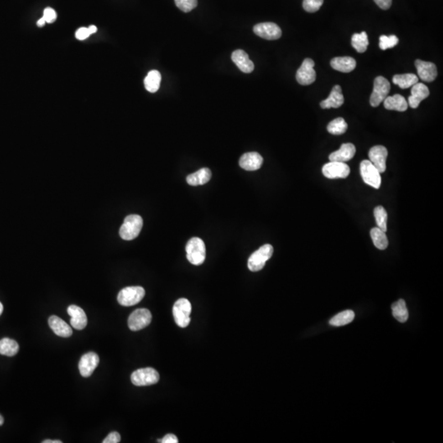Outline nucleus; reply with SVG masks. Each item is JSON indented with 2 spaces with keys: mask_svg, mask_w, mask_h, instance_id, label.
Instances as JSON below:
<instances>
[{
  "mask_svg": "<svg viewBox=\"0 0 443 443\" xmlns=\"http://www.w3.org/2000/svg\"><path fill=\"white\" fill-rule=\"evenodd\" d=\"M186 258L194 265H200L206 258V247L202 239L192 237L185 246Z\"/></svg>",
  "mask_w": 443,
  "mask_h": 443,
  "instance_id": "1",
  "label": "nucleus"
},
{
  "mask_svg": "<svg viewBox=\"0 0 443 443\" xmlns=\"http://www.w3.org/2000/svg\"><path fill=\"white\" fill-rule=\"evenodd\" d=\"M143 226V220L138 215H128L119 230V235L125 241H132L139 236Z\"/></svg>",
  "mask_w": 443,
  "mask_h": 443,
  "instance_id": "2",
  "label": "nucleus"
},
{
  "mask_svg": "<svg viewBox=\"0 0 443 443\" xmlns=\"http://www.w3.org/2000/svg\"><path fill=\"white\" fill-rule=\"evenodd\" d=\"M273 254V247L266 244L261 246L251 255L248 259V268L251 272H258L263 269L265 263L272 257Z\"/></svg>",
  "mask_w": 443,
  "mask_h": 443,
  "instance_id": "3",
  "label": "nucleus"
},
{
  "mask_svg": "<svg viewBox=\"0 0 443 443\" xmlns=\"http://www.w3.org/2000/svg\"><path fill=\"white\" fill-rule=\"evenodd\" d=\"M145 295L146 292L142 287H127L120 291L117 301L122 306H133L142 301Z\"/></svg>",
  "mask_w": 443,
  "mask_h": 443,
  "instance_id": "4",
  "label": "nucleus"
},
{
  "mask_svg": "<svg viewBox=\"0 0 443 443\" xmlns=\"http://www.w3.org/2000/svg\"><path fill=\"white\" fill-rule=\"evenodd\" d=\"M191 304L187 299L181 298L173 305V314L176 324L180 328H186L190 322Z\"/></svg>",
  "mask_w": 443,
  "mask_h": 443,
  "instance_id": "5",
  "label": "nucleus"
},
{
  "mask_svg": "<svg viewBox=\"0 0 443 443\" xmlns=\"http://www.w3.org/2000/svg\"><path fill=\"white\" fill-rule=\"evenodd\" d=\"M391 85L388 80L383 76H377L375 78L373 82V90L370 96V105L372 107H377L381 103L384 101L389 94Z\"/></svg>",
  "mask_w": 443,
  "mask_h": 443,
  "instance_id": "6",
  "label": "nucleus"
},
{
  "mask_svg": "<svg viewBox=\"0 0 443 443\" xmlns=\"http://www.w3.org/2000/svg\"><path fill=\"white\" fill-rule=\"evenodd\" d=\"M131 380L137 387L151 386L159 381V374L158 371L153 368L139 369L132 372Z\"/></svg>",
  "mask_w": 443,
  "mask_h": 443,
  "instance_id": "7",
  "label": "nucleus"
},
{
  "mask_svg": "<svg viewBox=\"0 0 443 443\" xmlns=\"http://www.w3.org/2000/svg\"><path fill=\"white\" fill-rule=\"evenodd\" d=\"M361 174L364 182L367 185L374 189H378L381 186L382 178L378 172L369 160H364L361 163Z\"/></svg>",
  "mask_w": 443,
  "mask_h": 443,
  "instance_id": "8",
  "label": "nucleus"
},
{
  "mask_svg": "<svg viewBox=\"0 0 443 443\" xmlns=\"http://www.w3.org/2000/svg\"><path fill=\"white\" fill-rule=\"evenodd\" d=\"M152 315L148 309H137L128 318V327L132 331H139L149 325Z\"/></svg>",
  "mask_w": 443,
  "mask_h": 443,
  "instance_id": "9",
  "label": "nucleus"
},
{
  "mask_svg": "<svg viewBox=\"0 0 443 443\" xmlns=\"http://www.w3.org/2000/svg\"><path fill=\"white\" fill-rule=\"evenodd\" d=\"M324 177L329 179L346 178L351 172L350 167L346 163L336 161H330L322 168Z\"/></svg>",
  "mask_w": 443,
  "mask_h": 443,
  "instance_id": "10",
  "label": "nucleus"
},
{
  "mask_svg": "<svg viewBox=\"0 0 443 443\" xmlns=\"http://www.w3.org/2000/svg\"><path fill=\"white\" fill-rule=\"evenodd\" d=\"M314 62L305 59L296 73V80L302 85H311L316 80V72L314 69Z\"/></svg>",
  "mask_w": 443,
  "mask_h": 443,
  "instance_id": "11",
  "label": "nucleus"
},
{
  "mask_svg": "<svg viewBox=\"0 0 443 443\" xmlns=\"http://www.w3.org/2000/svg\"><path fill=\"white\" fill-rule=\"evenodd\" d=\"M254 32L258 37L268 40H275L282 37L280 27L273 22H263L256 25L254 27Z\"/></svg>",
  "mask_w": 443,
  "mask_h": 443,
  "instance_id": "12",
  "label": "nucleus"
},
{
  "mask_svg": "<svg viewBox=\"0 0 443 443\" xmlns=\"http://www.w3.org/2000/svg\"><path fill=\"white\" fill-rule=\"evenodd\" d=\"M100 363V357L95 352H88L81 356L79 362V371L82 377H90L97 368Z\"/></svg>",
  "mask_w": 443,
  "mask_h": 443,
  "instance_id": "13",
  "label": "nucleus"
},
{
  "mask_svg": "<svg viewBox=\"0 0 443 443\" xmlns=\"http://www.w3.org/2000/svg\"><path fill=\"white\" fill-rule=\"evenodd\" d=\"M388 152L386 147L382 146H376L370 148L369 152V161L377 168L380 173H384L386 171V160H387Z\"/></svg>",
  "mask_w": 443,
  "mask_h": 443,
  "instance_id": "14",
  "label": "nucleus"
},
{
  "mask_svg": "<svg viewBox=\"0 0 443 443\" xmlns=\"http://www.w3.org/2000/svg\"><path fill=\"white\" fill-rule=\"evenodd\" d=\"M418 75L420 79L426 82H432L437 78L438 70L435 64L430 62L423 61L420 59H417L415 61Z\"/></svg>",
  "mask_w": 443,
  "mask_h": 443,
  "instance_id": "15",
  "label": "nucleus"
},
{
  "mask_svg": "<svg viewBox=\"0 0 443 443\" xmlns=\"http://www.w3.org/2000/svg\"><path fill=\"white\" fill-rule=\"evenodd\" d=\"M263 157L257 152H249L241 156L239 164L246 171H256L263 164Z\"/></svg>",
  "mask_w": 443,
  "mask_h": 443,
  "instance_id": "16",
  "label": "nucleus"
},
{
  "mask_svg": "<svg viewBox=\"0 0 443 443\" xmlns=\"http://www.w3.org/2000/svg\"><path fill=\"white\" fill-rule=\"evenodd\" d=\"M411 87V95L408 99V105L412 109H417L423 100L429 97V88L424 83L420 82H417Z\"/></svg>",
  "mask_w": 443,
  "mask_h": 443,
  "instance_id": "17",
  "label": "nucleus"
},
{
  "mask_svg": "<svg viewBox=\"0 0 443 443\" xmlns=\"http://www.w3.org/2000/svg\"><path fill=\"white\" fill-rule=\"evenodd\" d=\"M68 314L71 317L72 326L77 330H82L87 325V316L80 307L72 304L68 308Z\"/></svg>",
  "mask_w": 443,
  "mask_h": 443,
  "instance_id": "18",
  "label": "nucleus"
},
{
  "mask_svg": "<svg viewBox=\"0 0 443 443\" xmlns=\"http://www.w3.org/2000/svg\"><path fill=\"white\" fill-rule=\"evenodd\" d=\"M231 60L245 74H251L254 71L255 65L249 58L248 54L242 49H237L231 54Z\"/></svg>",
  "mask_w": 443,
  "mask_h": 443,
  "instance_id": "19",
  "label": "nucleus"
},
{
  "mask_svg": "<svg viewBox=\"0 0 443 443\" xmlns=\"http://www.w3.org/2000/svg\"><path fill=\"white\" fill-rule=\"evenodd\" d=\"M356 147L351 143H345L341 145V148L338 150L335 151L329 155V160L336 161L346 163L347 161L351 160L356 154Z\"/></svg>",
  "mask_w": 443,
  "mask_h": 443,
  "instance_id": "20",
  "label": "nucleus"
},
{
  "mask_svg": "<svg viewBox=\"0 0 443 443\" xmlns=\"http://www.w3.org/2000/svg\"><path fill=\"white\" fill-rule=\"evenodd\" d=\"M343 104L344 97L341 92V87L340 85H336L332 88L329 98H327L326 100H323L320 103V106L324 110L331 108L338 109Z\"/></svg>",
  "mask_w": 443,
  "mask_h": 443,
  "instance_id": "21",
  "label": "nucleus"
},
{
  "mask_svg": "<svg viewBox=\"0 0 443 443\" xmlns=\"http://www.w3.org/2000/svg\"><path fill=\"white\" fill-rule=\"evenodd\" d=\"M49 325L50 329L53 330L54 333L57 336H62V337H69L73 334V330L71 327L67 324L66 322L64 321L63 319H60L59 317L56 315H52L49 317Z\"/></svg>",
  "mask_w": 443,
  "mask_h": 443,
  "instance_id": "22",
  "label": "nucleus"
},
{
  "mask_svg": "<svg viewBox=\"0 0 443 443\" xmlns=\"http://www.w3.org/2000/svg\"><path fill=\"white\" fill-rule=\"evenodd\" d=\"M331 66L336 71L348 74L356 69V61L351 57H336L332 59Z\"/></svg>",
  "mask_w": 443,
  "mask_h": 443,
  "instance_id": "23",
  "label": "nucleus"
},
{
  "mask_svg": "<svg viewBox=\"0 0 443 443\" xmlns=\"http://www.w3.org/2000/svg\"><path fill=\"white\" fill-rule=\"evenodd\" d=\"M384 108L387 110H395L398 112H405L408 109V102L402 95H395L387 96L383 101Z\"/></svg>",
  "mask_w": 443,
  "mask_h": 443,
  "instance_id": "24",
  "label": "nucleus"
},
{
  "mask_svg": "<svg viewBox=\"0 0 443 443\" xmlns=\"http://www.w3.org/2000/svg\"><path fill=\"white\" fill-rule=\"evenodd\" d=\"M212 177V173L210 169L207 168H201L195 173L190 174L186 178V182L190 185H205L210 182Z\"/></svg>",
  "mask_w": 443,
  "mask_h": 443,
  "instance_id": "25",
  "label": "nucleus"
},
{
  "mask_svg": "<svg viewBox=\"0 0 443 443\" xmlns=\"http://www.w3.org/2000/svg\"><path fill=\"white\" fill-rule=\"evenodd\" d=\"M392 315L397 321L406 323L409 319V312L404 299H400L392 304Z\"/></svg>",
  "mask_w": 443,
  "mask_h": 443,
  "instance_id": "26",
  "label": "nucleus"
},
{
  "mask_svg": "<svg viewBox=\"0 0 443 443\" xmlns=\"http://www.w3.org/2000/svg\"><path fill=\"white\" fill-rule=\"evenodd\" d=\"M392 81L400 88L407 89L419 82V78L413 74H397L393 76Z\"/></svg>",
  "mask_w": 443,
  "mask_h": 443,
  "instance_id": "27",
  "label": "nucleus"
},
{
  "mask_svg": "<svg viewBox=\"0 0 443 443\" xmlns=\"http://www.w3.org/2000/svg\"><path fill=\"white\" fill-rule=\"evenodd\" d=\"M161 74L159 72L153 70L148 73L147 77L145 78V87L148 92L155 93L160 87Z\"/></svg>",
  "mask_w": 443,
  "mask_h": 443,
  "instance_id": "28",
  "label": "nucleus"
},
{
  "mask_svg": "<svg viewBox=\"0 0 443 443\" xmlns=\"http://www.w3.org/2000/svg\"><path fill=\"white\" fill-rule=\"evenodd\" d=\"M19 351V345L12 339L2 338L0 340V354L2 356H14Z\"/></svg>",
  "mask_w": 443,
  "mask_h": 443,
  "instance_id": "29",
  "label": "nucleus"
},
{
  "mask_svg": "<svg viewBox=\"0 0 443 443\" xmlns=\"http://www.w3.org/2000/svg\"><path fill=\"white\" fill-rule=\"evenodd\" d=\"M370 236L372 238V243L378 250H385L388 246V240L385 231L378 227H373L370 231Z\"/></svg>",
  "mask_w": 443,
  "mask_h": 443,
  "instance_id": "30",
  "label": "nucleus"
},
{
  "mask_svg": "<svg viewBox=\"0 0 443 443\" xmlns=\"http://www.w3.org/2000/svg\"><path fill=\"white\" fill-rule=\"evenodd\" d=\"M354 319H355V313L352 310L348 309V310L341 312L332 317L330 319L329 324L334 327L345 326L346 324H351Z\"/></svg>",
  "mask_w": 443,
  "mask_h": 443,
  "instance_id": "31",
  "label": "nucleus"
},
{
  "mask_svg": "<svg viewBox=\"0 0 443 443\" xmlns=\"http://www.w3.org/2000/svg\"><path fill=\"white\" fill-rule=\"evenodd\" d=\"M351 44L358 53H365L369 46V39L366 32L356 33L352 36Z\"/></svg>",
  "mask_w": 443,
  "mask_h": 443,
  "instance_id": "32",
  "label": "nucleus"
},
{
  "mask_svg": "<svg viewBox=\"0 0 443 443\" xmlns=\"http://www.w3.org/2000/svg\"><path fill=\"white\" fill-rule=\"evenodd\" d=\"M348 128V125L343 117H337L336 119L332 120L327 127L328 132L332 135H342L346 132Z\"/></svg>",
  "mask_w": 443,
  "mask_h": 443,
  "instance_id": "33",
  "label": "nucleus"
},
{
  "mask_svg": "<svg viewBox=\"0 0 443 443\" xmlns=\"http://www.w3.org/2000/svg\"><path fill=\"white\" fill-rule=\"evenodd\" d=\"M375 220L377 222V227L382 231H387V214L382 206H377L373 210Z\"/></svg>",
  "mask_w": 443,
  "mask_h": 443,
  "instance_id": "34",
  "label": "nucleus"
},
{
  "mask_svg": "<svg viewBox=\"0 0 443 443\" xmlns=\"http://www.w3.org/2000/svg\"><path fill=\"white\" fill-rule=\"evenodd\" d=\"M379 40V48L382 50L392 49L399 43V39L396 36H381Z\"/></svg>",
  "mask_w": 443,
  "mask_h": 443,
  "instance_id": "35",
  "label": "nucleus"
},
{
  "mask_svg": "<svg viewBox=\"0 0 443 443\" xmlns=\"http://www.w3.org/2000/svg\"><path fill=\"white\" fill-rule=\"evenodd\" d=\"M177 7L183 12H189L197 6V0H175Z\"/></svg>",
  "mask_w": 443,
  "mask_h": 443,
  "instance_id": "36",
  "label": "nucleus"
},
{
  "mask_svg": "<svg viewBox=\"0 0 443 443\" xmlns=\"http://www.w3.org/2000/svg\"><path fill=\"white\" fill-rule=\"evenodd\" d=\"M324 3V0H304L303 7L308 12H315L319 11Z\"/></svg>",
  "mask_w": 443,
  "mask_h": 443,
  "instance_id": "37",
  "label": "nucleus"
},
{
  "mask_svg": "<svg viewBox=\"0 0 443 443\" xmlns=\"http://www.w3.org/2000/svg\"><path fill=\"white\" fill-rule=\"evenodd\" d=\"M43 18L45 20L46 23H53L57 19V13L51 7H46L44 11Z\"/></svg>",
  "mask_w": 443,
  "mask_h": 443,
  "instance_id": "38",
  "label": "nucleus"
},
{
  "mask_svg": "<svg viewBox=\"0 0 443 443\" xmlns=\"http://www.w3.org/2000/svg\"><path fill=\"white\" fill-rule=\"evenodd\" d=\"M121 441V436L117 432H112L105 438L103 443H118Z\"/></svg>",
  "mask_w": 443,
  "mask_h": 443,
  "instance_id": "39",
  "label": "nucleus"
},
{
  "mask_svg": "<svg viewBox=\"0 0 443 443\" xmlns=\"http://www.w3.org/2000/svg\"><path fill=\"white\" fill-rule=\"evenodd\" d=\"M90 34L89 30L86 27H81L75 32V38L79 40H84L90 37Z\"/></svg>",
  "mask_w": 443,
  "mask_h": 443,
  "instance_id": "40",
  "label": "nucleus"
},
{
  "mask_svg": "<svg viewBox=\"0 0 443 443\" xmlns=\"http://www.w3.org/2000/svg\"><path fill=\"white\" fill-rule=\"evenodd\" d=\"M376 4L383 10L389 9L392 6V0H373Z\"/></svg>",
  "mask_w": 443,
  "mask_h": 443,
  "instance_id": "41",
  "label": "nucleus"
},
{
  "mask_svg": "<svg viewBox=\"0 0 443 443\" xmlns=\"http://www.w3.org/2000/svg\"><path fill=\"white\" fill-rule=\"evenodd\" d=\"M158 443H178V439L174 434H167L163 439L158 440Z\"/></svg>",
  "mask_w": 443,
  "mask_h": 443,
  "instance_id": "42",
  "label": "nucleus"
},
{
  "mask_svg": "<svg viewBox=\"0 0 443 443\" xmlns=\"http://www.w3.org/2000/svg\"><path fill=\"white\" fill-rule=\"evenodd\" d=\"M88 30H89L90 34L92 35L97 32V27H95V26H90V27H88Z\"/></svg>",
  "mask_w": 443,
  "mask_h": 443,
  "instance_id": "43",
  "label": "nucleus"
},
{
  "mask_svg": "<svg viewBox=\"0 0 443 443\" xmlns=\"http://www.w3.org/2000/svg\"><path fill=\"white\" fill-rule=\"evenodd\" d=\"M45 23H46V22H45V20H44L43 17H41V18H40V19H39V21L37 22V26H38V27H44V25H45Z\"/></svg>",
  "mask_w": 443,
  "mask_h": 443,
  "instance_id": "44",
  "label": "nucleus"
},
{
  "mask_svg": "<svg viewBox=\"0 0 443 443\" xmlns=\"http://www.w3.org/2000/svg\"><path fill=\"white\" fill-rule=\"evenodd\" d=\"M42 443H62V441H60V440H54V441H52V440L47 439V440H44V441L42 442Z\"/></svg>",
  "mask_w": 443,
  "mask_h": 443,
  "instance_id": "45",
  "label": "nucleus"
},
{
  "mask_svg": "<svg viewBox=\"0 0 443 443\" xmlns=\"http://www.w3.org/2000/svg\"><path fill=\"white\" fill-rule=\"evenodd\" d=\"M4 423V419H3V417L0 414V426H2V424Z\"/></svg>",
  "mask_w": 443,
  "mask_h": 443,
  "instance_id": "46",
  "label": "nucleus"
},
{
  "mask_svg": "<svg viewBox=\"0 0 443 443\" xmlns=\"http://www.w3.org/2000/svg\"><path fill=\"white\" fill-rule=\"evenodd\" d=\"M2 311H3V305H2V303L0 302V315L2 314Z\"/></svg>",
  "mask_w": 443,
  "mask_h": 443,
  "instance_id": "47",
  "label": "nucleus"
}]
</instances>
